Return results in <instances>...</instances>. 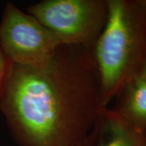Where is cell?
Returning <instances> with one entry per match:
<instances>
[{
    "label": "cell",
    "mask_w": 146,
    "mask_h": 146,
    "mask_svg": "<svg viewBox=\"0 0 146 146\" xmlns=\"http://www.w3.org/2000/svg\"><path fill=\"white\" fill-rule=\"evenodd\" d=\"M104 108L91 50L62 45L42 68L13 65L0 99L19 146H87Z\"/></svg>",
    "instance_id": "obj_1"
},
{
    "label": "cell",
    "mask_w": 146,
    "mask_h": 146,
    "mask_svg": "<svg viewBox=\"0 0 146 146\" xmlns=\"http://www.w3.org/2000/svg\"><path fill=\"white\" fill-rule=\"evenodd\" d=\"M107 2V20L91 49L104 107L146 61V0Z\"/></svg>",
    "instance_id": "obj_2"
},
{
    "label": "cell",
    "mask_w": 146,
    "mask_h": 146,
    "mask_svg": "<svg viewBox=\"0 0 146 146\" xmlns=\"http://www.w3.org/2000/svg\"><path fill=\"white\" fill-rule=\"evenodd\" d=\"M26 11L63 42L91 50L108 16L107 0H43Z\"/></svg>",
    "instance_id": "obj_3"
},
{
    "label": "cell",
    "mask_w": 146,
    "mask_h": 146,
    "mask_svg": "<svg viewBox=\"0 0 146 146\" xmlns=\"http://www.w3.org/2000/svg\"><path fill=\"white\" fill-rule=\"evenodd\" d=\"M64 45L35 17L7 3L0 21V46L13 65L42 68Z\"/></svg>",
    "instance_id": "obj_4"
},
{
    "label": "cell",
    "mask_w": 146,
    "mask_h": 146,
    "mask_svg": "<svg viewBox=\"0 0 146 146\" xmlns=\"http://www.w3.org/2000/svg\"><path fill=\"white\" fill-rule=\"evenodd\" d=\"M87 146H146V131L135 127L111 107H104Z\"/></svg>",
    "instance_id": "obj_5"
},
{
    "label": "cell",
    "mask_w": 146,
    "mask_h": 146,
    "mask_svg": "<svg viewBox=\"0 0 146 146\" xmlns=\"http://www.w3.org/2000/svg\"><path fill=\"white\" fill-rule=\"evenodd\" d=\"M111 107L135 127L146 131V81L136 75L127 81L115 96Z\"/></svg>",
    "instance_id": "obj_6"
},
{
    "label": "cell",
    "mask_w": 146,
    "mask_h": 146,
    "mask_svg": "<svg viewBox=\"0 0 146 146\" xmlns=\"http://www.w3.org/2000/svg\"><path fill=\"white\" fill-rule=\"evenodd\" d=\"M12 68L13 63L7 57L0 46V99L3 97V94L7 85Z\"/></svg>",
    "instance_id": "obj_7"
},
{
    "label": "cell",
    "mask_w": 146,
    "mask_h": 146,
    "mask_svg": "<svg viewBox=\"0 0 146 146\" xmlns=\"http://www.w3.org/2000/svg\"><path fill=\"white\" fill-rule=\"evenodd\" d=\"M138 76H141V78L146 81V61L144 63L143 66L141 67L140 72L138 73Z\"/></svg>",
    "instance_id": "obj_8"
}]
</instances>
